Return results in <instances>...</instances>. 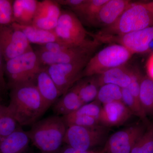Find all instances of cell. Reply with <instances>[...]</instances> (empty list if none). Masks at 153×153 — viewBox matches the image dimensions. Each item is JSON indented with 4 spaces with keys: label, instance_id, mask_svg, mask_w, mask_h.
Listing matches in <instances>:
<instances>
[{
    "label": "cell",
    "instance_id": "cell-1",
    "mask_svg": "<svg viewBox=\"0 0 153 153\" xmlns=\"http://www.w3.org/2000/svg\"><path fill=\"white\" fill-rule=\"evenodd\" d=\"M10 97L7 108L20 126L33 125L47 111L35 82L12 88Z\"/></svg>",
    "mask_w": 153,
    "mask_h": 153
},
{
    "label": "cell",
    "instance_id": "cell-2",
    "mask_svg": "<svg viewBox=\"0 0 153 153\" xmlns=\"http://www.w3.org/2000/svg\"><path fill=\"white\" fill-rule=\"evenodd\" d=\"M67 126L61 117L38 120L27 131L30 141L42 153H55L61 147Z\"/></svg>",
    "mask_w": 153,
    "mask_h": 153
},
{
    "label": "cell",
    "instance_id": "cell-3",
    "mask_svg": "<svg viewBox=\"0 0 153 153\" xmlns=\"http://www.w3.org/2000/svg\"><path fill=\"white\" fill-rule=\"evenodd\" d=\"M153 25V16L143 3L131 2L113 25L103 28L97 35L121 36Z\"/></svg>",
    "mask_w": 153,
    "mask_h": 153
},
{
    "label": "cell",
    "instance_id": "cell-4",
    "mask_svg": "<svg viewBox=\"0 0 153 153\" xmlns=\"http://www.w3.org/2000/svg\"><path fill=\"white\" fill-rule=\"evenodd\" d=\"M43 67L33 50L6 61L4 72L8 88L27 82H36V76Z\"/></svg>",
    "mask_w": 153,
    "mask_h": 153
},
{
    "label": "cell",
    "instance_id": "cell-5",
    "mask_svg": "<svg viewBox=\"0 0 153 153\" xmlns=\"http://www.w3.org/2000/svg\"><path fill=\"white\" fill-rule=\"evenodd\" d=\"M133 54L120 44H113L91 57L82 71V77L96 76L125 65Z\"/></svg>",
    "mask_w": 153,
    "mask_h": 153
},
{
    "label": "cell",
    "instance_id": "cell-6",
    "mask_svg": "<svg viewBox=\"0 0 153 153\" xmlns=\"http://www.w3.org/2000/svg\"><path fill=\"white\" fill-rule=\"evenodd\" d=\"M54 31L62 43L70 47L84 46L93 41L86 39L89 33L80 19L71 11L62 10Z\"/></svg>",
    "mask_w": 153,
    "mask_h": 153
},
{
    "label": "cell",
    "instance_id": "cell-7",
    "mask_svg": "<svg viewBox=\"0 0 153 153\" xmlns=\"http://www.w3.org/2000/svg\"><path fill=\"white\" fill-rule=\"evenodd\" d=\"M90 56L71 63L46 66V70L63 95L79 79Z\"/></svg>",
    "mask_w": 153,
    "mask_h": 153
},
{
    "label": "cell",
    "instance_id": "cell-8",
    "mask_svg": "<svg viewBox=\"0 0 153 153\" xmlns=\"http://www.w3.org/2000/svg\"><path fill=\"white\" fill-rule=\"evenodd\" d=\"M104 127L101 125L91 128L69 126L66 129L63 143L78 150H91L104 140L106 136Z\"/></svg>",
    "mask_w": 153,
    "mask_h": 153
},
{
    "label": "cell",
    "instance_id": "cell-9",
    "mask_svg": "<svg viewBox=\"0 0 153 153\" xmlns=\"http://www.w3.org/2000/svg\"><path fill=\"white\" fill-rule=\"evenodd\" d=\"M0 49L5 62L33 50L25 34L13 23L0 27Z\"/></svg>",
    "mask_w": 153,
    "mask_h": 153
},
{
    "label": "cell",
    "instance_id": "cell-10",
    "mask_svg": "<svg viewBox=\"0 0 153 153\" xmlns=\"http://www.w3.org/2000/svg\"><path fill=\"white\" fill-rule=\"evenodd\" d=\"M99 42L116 43L126 48L133 55L147 53L149 45L153 40V25L143 30L121 36H94Z\"/></svg>",
    "mask_w": 153,
    "mask_h": 153
},
{
    "label": "cell",
    "instance_id": "cell-11",
    "mask_svg": "<svg viewBox=\"0 0 153 153\" xmlns=\"http://www.w3.org/2000/svg\"><path fill=\"white\" fill-rule=\"evenodd\" d=\"M96 40L90 44L79 47H71L59 53H51L39 49L35 52L44 67L54 65L71 63L84 57L90 56L92 51L99 44Z\"/></svg>",
    "mask_w": 153,
    "mask_h": 153
},
{
    "label": "cell",
    "instance_id": "cell-12",
    "mask_svg": "<svg viewBox=\"0 0 153 153\" xmlns=\"http://www.w3.org/2000/svg\"><path fill=\"white\" fill-rule=\"evenodd\" d=\"M146 129L142 125L137 124L114 133L106 141L103 153H130Z\"/></svg>",
    "mask_w": 153,
    "mask_h": 153
},
{
    "label": "cell",
    "instance_id": "cell-13",
    "mask_svg": "<svg viewBox=\"0 0 153 153\" xmlns=\"http://www.w3.org/2000/svg\"><path fill=\"white\" fill-rule=\"evenodd\" d=\"M62 10L56 0L39 1L33 25L45 30H53L57 24Z\"/></svg>",
    "mask_w": 153,
    "mask_h": 153
},
{
    "label": "cell",
    "instance_id": "cell-14",
    "mask_svg": "<svg viewBox=\"0 0 153 153\" xmlns=\"http://www.w3.org/2000/svg\"><path fill=\"white\" fill-rule=\"evenodd\" d=\"M132 115L122 101L114 102L102 105L98 120L103 126H115L124 123Z\"/></svg>",
    "mask_w": 153,
    "mask_h": 153
},
{
    "label": "cell",
    "instance_id": "cell-15",
    "mask_svg": "<svg viewBox=\"0 0 153 153\" xmlns=\"http://www.w3.org/2000/svg\"><path fill=\"white\" fill-rule=\"evenodd\" d=\"M131 2L128 0H108L92 25L105 28L113 25Z\"/></svg>",
    "mask_w": 153,
    "mask_h": 153
},
{
    "label": "cell",
    "instance_id": "cell-16",
    "mask_svg": "<svg viewBox=\"0 0 153 153\" xmlns=\"http://www.w3.org/2000/svg\"><path fill=\"white\" fill-rule=\"evenodd\" d=\"M36 84L47 111L62 95L45 67L37 74Z\"/></svg>",
    "mask_w": 153,
    "mask_h": 153
},
{
    "label": "cell",
    "instance_id": "cell-17",
    "mask_svg": "<svg viewBox=\"0 0 153 153\" xmlns=\"http://www.w3.org/2000/svg\"><path fill=\"white\" fill-rule=\"evenodd\" d=\"M30 142L27 131L20 126L0 142V153H25Z\"/></svg>",
    "mask_w": 153,
    "mask_h": 153
},
{
    "label": "cell",
    "instance_id": "cell-18",
    "mask_svg": "<svg viewBox=\"0 0 153 153\" xmlns=\"http://www.w3.org/2000/svg\"><path fill=\"white\" fill-rule=\"evenodd\" d=\"M83 105L74 85L52 105V110L56 115L64 116L76 111Z\"/></svg>",
    "mask_w": 153,
    "mask_h": 153
},
{
    "label": "cell",
    "instance_id": "cell-19",
    "mask_svg": "<svg viewBox=\"0 0 153 153\" xmlns=\"http://www.w3.org/2000/svg\"><path fill=\"white\" fill-rule=\"evenodd\" d=\"M38 3L39 1L37 0H15L13 1L14 23L22 25H33Z\"/></svg>",
    "mask_w": 153,
    "mask_h": 153
},
{
    "label": "cell",
    "instance_id": "cell-20",
    "mask_svg": "<svg viewBox=\"0 0 153 153\" xmlns=\"http://www.w3.org/2000/svg\"><path fill=\"white\" fill-rule=\"evenodd\" d=\"M95 76L100 87L105 84H111L122 88H126L131 82V68L129 69L124 65L112 68Z\"/></svg>",
    "mask_w": 153,
    "mask_h": 153
},
{
    "label": "cell",
    "instance_id": "cell-21",
    "mask_svg": "<svg viewBox=\"0 0 153 153\" xmlns=\"http://www.w3.org/2000/svg\"><path fill=\"white\" fill-rule=\"evenodd\" d=\"M13 24L25 34L30 44L32 43L42 46L56 41L61 42L54 30H44L33 25H22L15 23Z\"/></svg>",
    "mask_w": 153,
    "mask_h": 153
},
{
    "label": "cell",
    "instance_id": "cell-22",
    "mask_svg": "<svg viewBox=\"0 0 153 153\" xmlns=\"http://www.w3.org/2000/svg\"><path fill=\"white\" fill-rule=\"evenodd\" d=\"M74 85L83 104H87L95 100L100 86L95 76L81 78Z\"/></svg>",
    "mask_w": 153,
    "mask_h": 153
},
{
    "label": "cell",
    "instance_id": "cell-23",
    "mask_svg": "<svg viewBox=\"0 0 153 153\" xmlns=\"http://www.w3.org/2000/svg\"><path fill=\"white\" fill-rule=\"evenodd\" d=\"M107 1L85 0L83 4L72 11L77 17L92 25L102 6Z\"/></svg>",
    "mask_w": 153,
    "mask_h": 153
},
{
    "label": "cell",
    "instance_id": "cell-24",
    "mask_svg": "<svg viewBox=\"0 0 153 153\" xmlns=\"http://www.w3.org/2000/svg\"><path fill=\"white\" fill-rule=\"evenodd\" d=\"M139 101L147 115L153 114V80L143 76L140 86Z\"/></svg>",
    "mask_w": 153,
    "mask_h": 153
},
{
    "label": "cell",
    "instance_id": "cell-25",
    "mask_svg": "<svg viewBox=\"0 0 153 153\" xmlns=\"http://www.w3.org/2000/svg\"><path fill=\"white\" fill-rule=\"evenodd\" d=\"M122 89L113 84L102 85L100 87L95 100L102 105L114 102L122 101Z\"/></svg>",
    "mask_w": 153,
    "mask_h": 153
},
{
    "label": "cell",
    "instance_id": "cell-26",
    "mask_svg": "<svg viewBox=\"0 0 153 153\" xmlns=\"http://www.w3.org/2000/svg\"><path fill=\"white\" fill-rule=\"evenodd\" d=\"M20 126L7 106L0 104V142L13 133Z\"/></svg>",
    "mask_w": 153,
    "mask_h": 153
},
{
    "label": "cell",
    "instance_id": "cell-27",
    "mask_svg": "<svg viewBox=\"0 0 153 153\" xmlns=\"http://www.w3.org/2000/svg\"><path fill=\"white\" fill-rule=\"evenodd\" d=\"M130 153H153V123L148 125L147 128L137 140Z\"/></svg>",
    "mask_w": 153,
    "mask_h": 153
},
{
    "label": "cell",
    "instance_id": "cell-28",
    "mask_svg": "<svg viewBox=\"0 0 153 153\" xmlns=\"http://www.w3.org/2000/svg\"><path fill=\"white\" fill-rule=\"evenodd\" d=\"M122 102L128 108L133 115H135L140 118L144 123L149 124L147 117L139 102L136 99L129 91L127 88L122 89Z\"/></svg>",
    "mask_w": 153,
    "mask_h": 153
},
{
    "label": "cell",
    "instance_id": "cell-29",
    "mask_svg": "<svg viewBox=\"0 0 153 153\" xmlns=\"http://www.w3.org/2000/svg\"><path fill=\"white\" fill-rule=\"evenodd\" d=\"M66 126H77L84 127H94L100 125L98 119L87 116H74L68 114L61 117Z\"/></svg>",
    "mask_w": 153,
    "mask_h": 153
},
{
    "label": "cell",
    "instance_id": "cell-30",
    "mask_svg": "<svg viewBox=\"0 0 153 153\" xmlns=\"http://www.w3.org/2000/svg\"><path fill=\"white\" fill-rule=\"evenodd\" d=\"M13 1L0 0V27L11 25L14 23Z\"/></svg>",
    "mask_w": 153,
    "mask_h": 153
},
{
    "label": "cell",
    "instance_id": "cell-31",
    "mask_svg": "<svg viewBox=\"0 0 153 153\" xmlns=\"http://www.w3.org/2000/svg\"><path fill=\"white\" fill-rule=\"evenodd\" d=\"M101 105L94 100L82 105L76 111L71 114L74 116H87L96 118L98 119L102 108Z\"/></svg>",
    "mask_w": 153,
    "mask_h": 153
},
{
    "label": "cell",
    "instance_id": "cell-32",
    "mask_svg": "<svg viewBox=\"0 0 153 153\" xmlns=\"http://www.w3.org/2000/svg\"><path fill=\"white\" fill-rule=\"evenodd\" d=\"M143 76L139 69L137 68H131V82L127 88L133 96L139 102L140 86Z\"/></svg>",
    "mask_w": 153,
    "mask_h": 153
},
{
    "label": "cell",
    "instance_id": "cell-33",
    "mask_svg": "<svg viewBox=\"0 0 153 153\" xmlns=\"http://www.w3.org/2000/svg\"><path fill=\"white\" fill-rule=\"evenodd\" d=\"M71 47L66 44L59 41L51 42L45 45L40 46L38 49L45 52H51V53H59L64 51L68 48Z\"/></svg>",
    "mask_w": 153,
    "mask_h": 153
},
{
    "label": "cell",
    "instance_id": "cell-34",
    "mask_svg": "<svg viewBox=\"0 0 153 153\" xmlns=\"http://www.w3.org/2000/svg\"><path fill=\"white\" fill-rule=\"evenodd\" d=\"M5 61L2 53L0 49V94H4L8 88L5 76Z\"/></svg>",
    "mask_w": 153,
    "mask_h": 153
},
{
    "label": "cell",
    "instance_id": "cell-35",
    "mask_svg": "<svg viewBox=\"0 0 153 153\" xmlns=\"http://www.w3.org/2000/svg\"><path fill=\"white\" fill-rule=\"evenodd\" d=\"M60 6L68 7L72 10L78 7L85 1V0H56Z\"/></svg>",
    "mask_w": 153,
    "mask_h": 153
},
{
    "label": "cell",
    "instance_id": "cell-36",
    "mask_svg": "<svg viewBox=\"0 0 153 153\" xmlns=\"http://www.w3.org/2000/svg\"><path fill=\"white\" fill-rule=\"evenodd\" d=\"M101 152H97L92 150L82 151L78 150L70 146L66 145V146L61 147L60 149L55 153H100Z\"/></svg>",
    "mask_w": 153,
    "mask_h": 153
},
{
    "label": "cell",
    "instance_id": "cell-37",
    "mask_svg": "<svg viewBox=\"0 0 153 153\" xmlns=\"http://www.w3.org/2000/svg\"><path fill=\"white\" fill-rule=\"evenodd\" d=\"M148 76L153 80V53L150 55L146 64Z\"/></svg>",
    "mask_w": 153,
    "mask_h": 153
},
{
    "label": "cell",
    "instance_id": "cell-38",
    "mask_svg": "<svg viewBox=\"0 0 153 153\" xmlns=\"http://www.w3.org/2000/svg\"><path fill=\"white\" fill-rule=\"evenodd\" d=\"M143 4L146 8L147 9L153 16V1L149 2L143 3Z\"/></svg>",
    "mask_w": 153,
    "mask_h": 153
},
{
    "label": "cell",
    "instance_id": "cell-39",
    "mask_svg": "<svg viewBox=\"0 0 153 153\" xmlns=\"http://www.w3.org/2000/svg\"><path fill=\"white\" fill-rule=\"evenodd\" d=\"M153 53V40L151 41L150 44L149 45V48H148L147 53L152 54Z\"/></svg>",
    "mask_w": 153,
    "mask_h": 153
},
{
    "label": "cell",
    "instance_id": "cell-40",
    "mask_svg": "<svg viewBox=\"0 0 153 153\" xmlns=\"http://www.w3.org/2000/svg\"><path fill=\"white\" fill-rule=\"evenodd\" d=\"M1 95L0 94V102L1 103Z\"/></svg>",
    "mask_w": 153,
    "mask_h": 153
},
{
    "label": "cell",
    "instance_id": "cell-41",
    "mask_svg": "<svg viewBox=\"0 0 153 153\" xmlns=\"http://www.w3.org/2000/svg\"><path fill=\"white\" fill-rule=\"evenodd\" d=\"M103 153L102 152H101V153Z\"/></svg>",
    "mask_w": 153,
    "mask_h": 153
},
{
    "label": "cell",
    "instance_id": "cell-42",
    "mask_svg": "<svg viewBox=\"0 0 153 153\" xmlns=\"http://www.w3.org/2000/svg\"><path fill=\"white\" fill-rule=\"evenodd\" d=\"M1 102H0V104H1Z\"/></svg>",
    "mask_w": 153,
    "mask_h": 153
}]
</instances>
